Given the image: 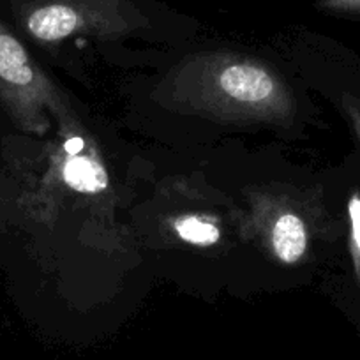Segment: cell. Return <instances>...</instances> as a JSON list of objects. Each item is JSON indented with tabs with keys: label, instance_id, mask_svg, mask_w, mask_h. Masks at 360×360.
Segmentation results:
<instances>
[{
	"label": "cell",
	"instance_id": "obj_1",
	"mask_svg": "<svg viewBox=\"0 0 360 360\" xmlns=\"http://www.w3.org/2000/svg\"><path fill=\"white\" fill-rule=\"evenodd\" d=\"M158 101L216 122L288 126L297 115L286 79L265 62L235 51H209L180 62L159 85Z\"/></svg>",
	"mask_w": 360,
	"mask_h": 360
},
{
	"label": "cell",
	"instance_id": "obj_4",
	"mask_svg": "<svg viewBox=\"0 0 360 360\" xmlns=\"http://www.w3.org/2000/svg\"><path fill=\"white\" fill-rule=\"evenodd\" d=\"M251 231L266 255L286 266L306 259L311 249L307 219L290 200L272 195L251 196Z\"/></svg>",
	"mask_w": 360,
	"mask_h": 360
},
{
	"label": "cell",
	"instance_id": "obj_6",
	"mask_svg": "<svg viewBox=\"0 0 360 360\" xmlns=\"http://www.w3.org/2000/svg\"><path fill=\"white\" fill-rule=\"evenodd\" d=\"M346 214H348V249L352 258L353 276L360 285V191H353L346 203Z\"/></svg>",
	"mask_w": 360,
	"mask_h": 360
},
{
	"label": "cell",
	"instance_id": "obj_3",
	"mask_svg": "<svg viewBox=\"0 0 360 360\" xmlns=\"http://www.w3.org/2000/svg\"><path fill=\"white\" fill-rule=\"evenodd\" d=\"M0 103L20 131L44 136L50 117L60 126L71 122V112L58 86L34 62L25 44L0 20Z\"/></svg>",
	"mask_w": 360,
	"mask_h": 360
},
{
	"label": "cell",
	"instance_id": "obj_8",
	"mask_svg": "<svg viewBox=\"0 0 360 360\" xmlns=\"http://www.w3.org/2000/svg\"><path fill=\"white\" fill-rule=\"evenodd\" d=\"M342 110H345L346 117H348L349 124H352L353 131H355V136L360 143V101L353 98H345L342 99Z\"/></svg>",
	"mask_w": 360,
	"mask_h": 360
},
{
	"label": "cell",
	"instance_id": "obj_5",
	"mask_svg": "<svg viewBox=\"0 0 360 360\" xmlns=\"http://www.w3.org/2000/svg\"><path fill=\"white\" fill-rule=\"evenodd\" d=\"M172 228L180 240L198 248H209L221 238V228L212 219L198 214L176 217L172 223Z\"/></svg>",
	"mask_w": 360,
	"mask_h": 360
},
{
	"label": "cell",
	"instance_id": "obj_7",
	"mask_svg": "<svg viewBox=\"0 0 360 360\" xmlns=\"http://www.w3.org/2000/svg\"><path fill=\"white\" fill-rule=\"evenodd\" d=\"M316 11L341 18H360V0H316Z\"/></svg>",
	"mask_w": 360,
	"mask_h": 360
},
{
	"label": "cell",
	"instance_id": "obj_2",
	"mask_svg": "<svg viewBox=\"0 0 360 360\" xmlns=\"http://www.w3.org/2000/svg\"><path fill=\"white\" fill-rule=\"evenodd\" d=\"M13 13L23 32L48 48L76 37L122 39L152 27L133 0H13Z\"/></svg>",
	"mask_w": 360,
	"mask_h": 360
}]
</instances>
